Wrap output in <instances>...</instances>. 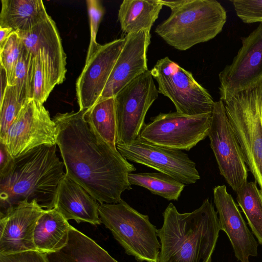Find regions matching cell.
<instances>
[{
  "label": "cell",
  "mask_w": 262,
  "mask_h": 262,
  "mask_svg": "<svg viewBox=\"0 0 262 262\" xmlns=\"http://www.w3.org/2000/svg\"><path fill=\"white\" fill-rule=\"evenodd\" d=\"M237 203L258 243L262 245V191L256 182H247L236 191Z\"/></svg>",
  "instance_id": "obj_26"
},
{
  "label": "cell",
  "mask_w": 262,
  "mask_h": 262,
  "mask_svg": "<svg viewBox=\"0 0 262 262\" xmlns=\"http://www.w3.org/2000/svg\"><path fill=\"white\" fill-rule=\"evenodd\" d=\"M86 3L90 26V42L86 57L88 60L100 46L96 41V36L104 10L98 0H87Z\"/></svg>",
  "instance_id": "obj_31"
},
{
  "label": "cell",
  "mask_w": 262,
  "mask_h": 262,
  "mask_svg": "<svg viewBox=\"0 0 262 262\" xmlns=\"http://www.w3.org/2000/svg\"><path fill=\"white\" fill-rule=\"evenodd\" d=\"M14 161L6 145L0 142V177L6 174L11 168Z\"/></svg>",
  "instance_id": "obj_34"
},
{
  "label": "cell",
  "mask_w": 262,
  "mask_h": 262,
  "mask_svg": "<svg viewBox=\"0 0 262 262\" xmlns=\"http://www.w3.org/2000/svg\"><path fill=\"white\" fill-rule=\"evenodd\" d=\"M208 136L221 174L236 191L247 182L248 168L224 103L215 101Z\"/></svg>",
  "instance_id": "obj_11"
},
{
  "label": "cell",
  "mask_w": 262,
  "mask_h": 262,
  "mask_svg": "<svg viewBox=\"0 0 262 262\" xmlns=\"http://www.w3.org/2000/svg\"><path fill=\"white\" fill-rule=\"evenodd\" d=\"M213 198L221 230L227 235L235 256L241 262H249L250 256L258 254V244L236 204L225 185L214 188Z\"/></svg>",
  "instance_id": "obj_18"
},
{
  "label": "cell",
  "mask_w": 262,
  "mask_h": 262,
  "mask_svg": "<svg viewBox=\"0 0 262 262\" xmlns=\"http://www.w3.org/2000/svg\"><path fill=\"white\" fill-rule=\"evenodd\" d=\"M128 179L131 185H137L149 190L168 201H177L185 185L162 172L130 173Z\"/></svg>",
  "instance_id": "obj_25"
},
{
  "label": "cell",
  "mask_w": 262,
  "mask_h": 262,
  "mask_svg": "<svg viewBox=\"0 0 262 262\" xmlns=\"http://www.w3.org/2000/svg\"><path fill=\"white\" fill-rule=\"evenodd\" d=\"M99 214L101 223L111 231L127 254L139 261L158 262L161 246L157 229L148 215L122 200L117 203L100 204Z\"/></svg>",
  "instance_id": "obj_5"
},
{
  "label": "cell",
  "mask_w": 262,
  "mask_h": 262,
  "mask_svg": "<svg viewBox=\"0 0 262 262\" xmlns=\"http://www.w3.org/2000/svg\"><path fill=\"white\" fill-rule=\"evenodd\" d=\"M28 83V99H34L43 104L52 90L46 69L39 51L31 53Z\"/></svg>",
  "instance_id": "obj_27"
},
{
  "label": "cell",
  "mask_w": 262,
  "mask_h": 262,
  "mask_svg": "<svg viewBox=\"0 0 262 262\" xmlns=\"http://www.w3.org/2000/svg\"><path fill=\"white\" fill-rule=\"evenodd\" d=\"M23 47V41L17 33L13 32L4 45L0 48L1 64L6 70L8 85H12L15 69Z\"/></svg>",
  "instance_id": "obj_28"
},
{
  "label": "cell",
  "mask_w": 262,
  "mask_h": 262,
  "mask_svg": "<svg viewBox=\"0 0 262 262\" xmlns=\"http://www.w3.org/2000/svg\"><path fill=\"white\" fill-rule=\"evenodd\" d=\"M125 41L124 37L100 45L85 60L76 83L79 110H89L100 99Z\"/></svg>",
  "instance_id": "obj_14"
},
{
  "label": "cell",
  "mask_w": 262,
  "mask_h": 262,
  "mask_svg": "<svg viewBox=\"0 0 262 262\" xmlns=\"http://www.w3.org/2000/svg\"><path fill=\"white\" fill-rule=\"evenodd\" d=\"M56 145H41L14 158L0 177V200L5 212L24 201L36 200L46 209L54 207L58 184L66 173Z\"/></svg>",
  "instance_id": "obj_3"
},
{
  "label": "cell",
  "mask_w": 262,
  "mask_h": 262,
  "mask_svg": "<svg viewBox=\"0 0 262 262\" xmlns=\"http://www.w3.org/2000/svg\"><path fill=\"white\" fill-rule=\"evenodd\" d=\"M8 85V82L6 70L3 66L1 64V101L3 98Z\"/></svg>",
  "instance_id": "obj_35"
},
{
  "label": "cell",
  "mask_w": 262,
  "mask_h": 262,
  "mask_svg": "<svg viewBox=\"0 0 262 262\" xmlns=\"http://www.w3.org/2000/svg\"><path fill=\"white\" fill-rule=\"evenodd\" d=\"M48 262H118L94 241L71 226L66 245L46 253Z\"/></svg>",
  "instance_id": "obj_20"
},
{
  "label": "cell",
  "mask_w": 262,
  "mask_h": 262,
  "mask_svg": "<svg viewBox=\"0 0 262 262\" xmlns=\"http://www.w3.org/2000/svg\"><path fill=\"white\" fill-rule=\"evenodd\" d=\"M45 210L36 200L24 201L1 213L0 254L36 250L34 231Z\"/></svg>",
  "instance_id": "obj_15"
},
{
  "label": "cell",
  "mask_w": 262,
  "mask_h": 262,
  "mask_svg": "<svg viewBox=\"0 0 262 262\" xmlns=\"http://www.w3.org/2000/svg\"><path fill=\"white\" fill-rule=\"evenodd\" d=\"M237 16L245 23H262V0L231 1Z\"/></svg>",
  "instance_id": "obj_32"
},
{
  "label": "cell",
  "mask_w": 262,
  "mask_h": 262,
  "mask_svg": "<svg viewBox=\"0 0 262 262\" xmlns=\"http://www.w3.org/2000/svg\"><path fill=\"white\" fill-rule=\"evenodd\" d=\"M161 0H124L119 7L118 20L126 35L150 30L163 8Z\"/></svg>",
  "instance_id": "obj_23"
},
{
  "label": "cell",
  "mask_w": 262,
  "mask_h": 262,
  "mask_svg": "<svg viewBox=\"0 0 262 262\" xmlns=\"http://www.w3.org/2000/svg\"><path fill=\"white\" fill-rule=\"evenodd\" d=\"M100 203L81 185L66 173L60 181L56 191L54 207L67 221L88 222L92 225L101 223Z\"/></svg>",
  "instance_id": "obj_19"
},
{
  "label": "cell",
  "mask_w": 262,
  "mask_h": 262,
  "mask_svg": "<svg viewBox=\"0 0 262 262\" xmlns=\"http://www.w3.org/2000/svg\"><path fill=\"white\" fill-rule=\"evenodd\" d=\"M219 77L220 100L223 102L262 80V23L242 38L241 48Z\"/></svg>",
  "instance_id": "obj_12"
},
{
  "label": "cell",
  "mask_w": 262,
  "mask_h": 262,
  "mask_svg": "<svg viewBox=\"0 0 262 262\" xmlns=\"http://www.w3.org/2000/svg\"><path fill=\"white\" fill-rule=\"evenodd\" d=\"M150 71L159 93L172 101L176 112L190 116L212 113L215 101L191 72L167 56L158 60Z\"/></svg>",
  "instance_id": "obj_7"
},
{
  "label": "cell",
  "mask_w": 262,
  "mask_h": 262,
  "mask_svg": "<svg viewBox=\"0 0 262 262\" xmlns=\"http://www.w3.org/2000/svg\"><path fill=\"white\" fill-rule=\"evenodd\" d=\"M0 262H48L46 253L37 250L0 254Z\"/></svg>",
  "instance_id": "obj_33"
},
{
  "label": "cell",
  "mask_w": 262,
  "mask_h": 262,
  "mask_svg": "<svg viewBox=\"0 0 262 262\" xmlns=\"http://www.w3.org/2000/svg\"><path fill=\"white\" fill-rule=\"evenodd\" d=\"M71 226L54 208L46 209L38 219L34 231L36 250L46 253L63 247L67 243Z\"/></svg>",
  "instance_id": "obj_22"
},
{
  "label": "cell",
  "mask_w": 262,
  "mask_h": 262,
  "mask_svg": "<svg viewBox=\"0 0 262 262\" xmlns=\"http://www.w3.org/2000/svg\"><path fill=\"white\" fill-rule=\"evenodd\" d=\"M86 111L53 119L66 173L100 204L117 203L123 192L132 189L128 175L136 168L99 135L86 120Z\"/></svg>",
  "instance_id": "obj_1"
},
{
  "label": "cell",
  "mask_w": 262,
  "mask_h": 262,
  "mask_svg": "<svg viewBox=\"0 0 262 262\" xmlns=\"http://www.w3.org/2000/svg\"><path fill=\"white\" fill-rule=\"evenodd\" d=\"M121 155L127 160L152 168L177 181L189 185L200 179L196 164L182 150L153 144L139 137L125 144H117Z\"/></svg>",
  "instance_id": "obj_13"
},
{
  "label": "cell",
  "mask_w": 262,
  "mask_h": 262,
  "mask_svg": "<svg viewBox=\"0 0 262 262\" xmlns=\"http://www.w3.org/2000/svg\"><path fill=\"white\" fill-rule=\"evenodd\" d=\"M150 70L142 74L124 86L114 97L116 119V145L137 139L145 123L146 113L158 98Z\"/></svg>",
  "instance_id": "obj_8"
},
{
  "label": "cell",
  "mask_w": 262,
  "mask_h": 262,
  "mask_svg": "<svg viewBox=\"0 0 262 262\" xmlns=\"http://www.w3.org/2000/svg\"><path fill=\"white\" fill-rule=\"evenodd\" d=\"M31 57V53L24 45L21 54L15 69L11 85L15 86L18 99L23 105L29 100L28 83Z\"/></svg>",
  "instance_id": "obj_30"
},
{
  "label": "cell",
  "mask_w": 262,
  "mask_h": 262,
  "mask_svg": "<svg viewBox=\"0 0 262 262\" xmlns=\"http://www.w3.org/2000/svg\"><path fill=\"white\" fill-rule=\"evenodd\" d=\"M150 31L145 30L125 36L124 46L99 99L114 97L127 84L148 70L147 52L150 43Z\"/></svg>",
  "instance_id": "obj_17"
},
{
  "label": "cell",
  "mask_w": 262,
  "mask_h": 262,
  "mask_svg": "<svg viewBox=\"0 0 262 262\" xmlns=\"http://www.w3.org/2000/svg\"><path fill=\"white\" fill-rule=\"evenodd\" d=\"M57 136V125L49 112L31 99L23 105L0 142L16 158L37 147L56 144Z\"/></svg>",
  "instance_id": "obj_10"
},
{
  "label": "cell",
  "mask_w": 262,
  "mask_h": 262,
  "mask_svg": "<svg viewBox=\"0 0 262 262\" xmlns=\"http://www.w3.org/2000/svg\"><path fill=\"white\" fill-rule=\"evenodd\" d=\"M171 10L155 33L168 45L180 51L214 38L227 19L225 8L215 0L162 1Z\"/></svg>",
  "instance_id": "obj_4"
},
{
  "label": "cell",
  "mask_w": 262,
  "mask_h": 262,
  "mask_svg": "<svg viewBox=\"0 0 262 262\" xmlns=\"http://www.w3.org/2000/svg\"><path fill=\"white\" fill-rule=\"evenodd\" d=\"M23 105L18 99L15 86L8 85L0 101V140L5 136Z\"/></svg>",
  "instance_id": "obj_29"
},
{
  "label": "cell",
  "mask_w": 262,
  "mask_h": 262,
  "mask_svg": "<svg viewBox=\"0 0 262 262\" xmlns=\"http://www.w3.org/2000/svg\"><path fill=\"white\" fill-rule=\"evenodd\" d=\"M223 103L246 164L262 191V80Z\"/></svg>",
  "instance_id": "obj_6"
},
{
  "label": "cell",
  "mask_w": 262,
  "mask_h": 262,
  "mask_svg": "<svg viewBox=\"0 0 262 262\" xmlns=\"http://www.w3.org/2000/svg\"><path fill=\"white\" fill-rule=\"evenodd\" d=\"M211 117L212 113H160L144 124L139 137L159 146L189 151L208 136Z\"/></svg>",
  "instance_id": "obj_9"
},
{
  "label": "cell",
  "mask_w": 262,
  "mask_h": 262,
  "mask_svg": "<svg viewBox=\"0 0 262 262\" xmlns=\"http://www.w3.org/2000/svg\"><path fill=\"white\" fill-rule=\"evenodd\" d=\"M13 32L14 31L11 28L0 27V48L4 45Z\"/></svg>",
  "instance_id": "obj_36"
},
{
  "label": "cell",
  "mask_w": 262,
  "mask_h": 262,
  "mask_svg": "<svg viewBox=\"0 0 262 262\" xmlns=\"http://www.w3.org/2000/svg\"><path fill=\"white\" fill-rule=\"evenodd\" d=\"M157 230L161 251L158 262H211L221 227L208 199L189 213L179 212L170 203Z\"/></svg>",
  "instance_id": "obj_2"
},
{
  "label": "cell",
  "mask_w": 262,
  "mask_h": 262,
  "mask_svg": "<svg viewBox=\"0 0 262 262\" xmlns=\"http://www.w3.org/2000/svg\"><path fill=\"white\" fill-rule=\"evenodd\" d=\"M85 118L105 141L116 147V119L114 97L99 99L86 111Z\"/></svg>",
  "instance_id": "obj_24"
},
{
  "label": "cell",
  "mask_w": 262,
  "mask_h": 262,
  "mask_svg": "<svg viewBox=\"0 0 262 262\" xmlns=\"http://www.w3.org/2000/svg\"><path fill=\"white\" fill-rule=\"evenodd\" d=\"M1 3L0 27L14 32L28 31L49 15L41 0H2Z\"/></svg>",
  "instance_id": "obj_21"
},
{
  "label": "cell",
  "mask_w": 262,
  "mask_h": 262,
  "mask_svg": "<svg viewBox=\"0 0 262 262\" xmlns=\"http://www.w3.org/2000/svg\"><path fill=\"white\" fill-rule=\"evenodd\" d=\"M16 32L28 51L40 52L51 90L62 83L67 72V57L56 24L51 16L48 15L28 31Z\"/></svg>",
  "instance_id": "obj_16"
}]
</instances>
